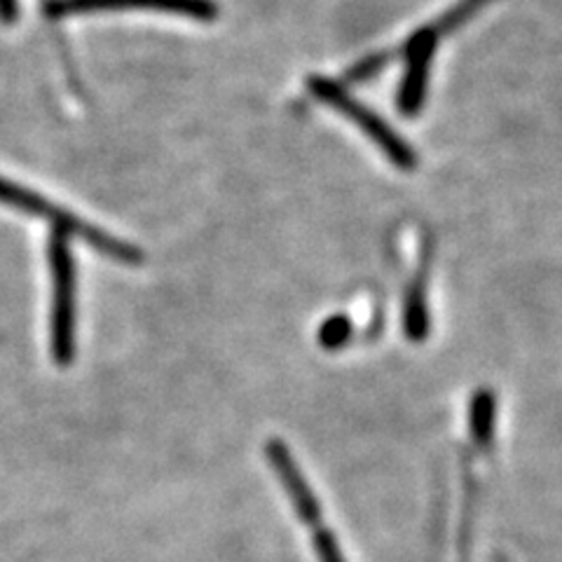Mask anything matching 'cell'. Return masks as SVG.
I'll return each instance as SVG.
<instances>
[{
	"label": "cell",
	"mask_w": 562,
	"mask_h": 562,
	"mask_svg": "<svg viewBox=\"0 0 562 562\" xmlns=\"http://www.w3.org/2000/svg\"><path fill=\"white\" fill-rule=\"evenodd\" d=\"M469 425L471 438L479 448H487L492 443V431H495V417H497V398L492 390H479L471 398L469 408Z\"/></svg>",
	"instance_id": "52a82bcc"
},
{
	"label": "cell",
	"mask_w": 562,
	"mask_h": 562,
	"mask_svg": "<svg viewBox=\"0 0 562 562\" xmlns=\"http://www.w3.org/2000/svg\"><path fill=\"white\" fill-rule=\"evenodd\" d=\"M120 12V10H150L190 16L198 22H214L218 8L214 0H55L47 5L49 16H76L90 12Z\"/></svg>",
	"instance_id": "277c9868"
},
{
	"label": "cell",
	"mask_w": 562,
	"mask_h": 562,
	"mask_svg": "<svg viewBox=\"0 0 562 562\" xmlns=\"http://www.w3.org/2000/svg\"><path fill=\"white\" fill-rule=\"evenodd\" d=\"M0 204H5L14 211H22V214H26V216L43 218V221L52 223L55 233H59L64 237H78V239L90 244L92 249H97L99 254L125 262V266H140V262H144V254H140L136 246L99 231V227H94L92 223H87L80 216L70 214V211L61 209L55 202H49L47 198L29 190L26 186L5 179V176H0Z\"/></svg>",
	"instance_id": "6da1fadb"
},
{
	"label": "cell",
	"mask_w": 562,
	"mask_h": 562,
	"mask_svg": "<svg viewBox=\"0 0 562 562\" xmlns=\"http://www.w3.org/2000/svg\"><path fill=\"white\" fill-rule=\"evenodd\" d=\"M52 277L49 349L57 366H70L76 359V266L66 237L55 233L47 244Z\"/></svg>",
	"instance_id": "7a4b0ae2"
},
{
	"label": "cell",
	"mask_w": 562,
	"mask_h": 562,
	"mask_svg": "<svg viewBox=\"0 0 562 562\" xmlns=\"http://www.w3.org/2000/svg\"><path fill=\"white\" fill-rule=\"evenodd\" d=\"M268 460L277 473L281 485L286 487V495L295 508L297 518H301L310 530L322 527V504L314 497L310 483L305 481L303 471L297 469L295 460L289 452V446L281 441V438H270L268 441Z\"/></svg>",
	"instance_id": "5b68a950"
},
{
	"label": "cell",
	"mask_w": 562,
	"mask_h": 562,
	"mask_svg": "<svg viewBox=\"0 0 562 562\" xmlns=\"http://www.w3.org/2000/svg\"><path fill=\"white\" fill-rule=\"evenodd\" d=\"M312 541H314V553L319 558V562H345V555L338 547V539L328 532L326 527H316L312 530Z\"/></svg>",
	"instance_id": "8fae6325"
},
{
	"label": "cell",
	"mask_w": 562,
	"mask_h": 562,
	"mask_svg": "<svg viewBox=\"0 0 562 562\" xmlns=\"http://www.w3.org/2000/svg\"><path fill=\"white\" fill-rule=\"evenodd\" d=\"M16 12H20L16 0H0V22L12 24L16 20Z\"/></svg>",
	"instance_id": "7c38bea8"
},
{
	"label": "cell",
	"mask_w": 562,
	"mask_h": 562,
	"mask_svg": "<svg viewBox=\"0 0 562 562\" xmlns=\"http://www.w3.org/2000/svg\"><path fill=\"white\" fill-rule=\"evenodd\" d=\"M485 3H490V0H462V3H457L450 12H446L441 20L436 22L434 31L436 33H448V31H454L457 26H462L471 14H476Z\"/></svg>",
	"instance_id": "9c48e42d"
},
{
	"label": "cell",
	"mask_w": 562,
	"mask_h": 562,
	"mask_svg": "<svg viewBox=\"0 0 562 562\" xmlns=\"http://www.w3.org/2000/svg\"><path fill=\"white\" fill-rule=\"evenodd\" d=\"M436 38L438 33L434 31V26H429L417 31L406 45V74H403L398 90V109L403 115H417L422 103H425L427 76Z\"/></svg>",
	"instance_id": "8992f818"
},
{
	"label": "cell",
	"mask_w": 562,
	"mask_h": 562,
	"mask_svg": "<svg viewBox=\"0 0 562 562\" xmlns=\"http://www.w3.org/2000/svg\"><path fill=\"white\" fill-rule=\"evenodd\" d=\"M403 330H406L408 340L422 342L429 333V310H427V293H425V277H417L406 295V305H403Z\"/></svg>",
	"instance_id": "ba28073f"
},
{
	"label": "cell",
	"mask_w": 562,
	"mask_h": 562,
	"mask_svg": "<svg viewBox=\"0 0 562 562\" xmlns=\"http://www.w3.org/2000/svg\"><path fill=\"white\" fill-rule=\"evenodd\" d=\"M351 338V324L347 316H330L319 330V342L326 349H338Z\"/></svg>",
	"instance_id": "30bf717a"
},
{
	"label": "cell",
	"mask_w": 562,
	"mask_h": 562,
	"mask_svg": "<svg viewBox=\"0 0 562 562\" xmlns=\"http://www.w3.org/2000/svg\"><path fill=\"white\" fill-rule=\"evenodd\" d=\"M499 562H504V560H499Z\"/></svg>",
	"instance_id": "4fadbf2b"
},
{
	"label": "cell",
	"mask_w": 562,
	"mask_h": 562,
	"mask_svg": "<svg viewBox=\"0 0 562 562\" xmlns=\"http://www.w3.org/2000/svg\"><path fill=\"white\" fill-rule=\"evenodd\" d=\"M310 90L316 99H322L333 111L347 117L351 125H357L368 138L378 144V148L386 155V160L394 162L403 171H413L417 167L415 150L403 140L382 117H378L368 105L351 97L342 85L324 76H312L307 80Z\"/></svg>",
	"instance_id": "3957f363"
}]
</instances>
